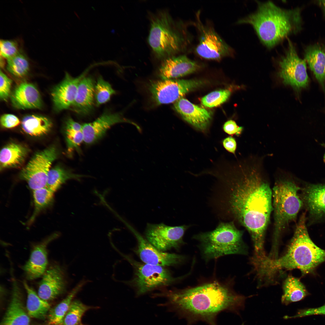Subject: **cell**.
Instances as JSON below:
<instances>
[{
    "label": "cell",
    "instance_id": "cell-6",
    "mask_svg": "<svg viewBox=\"0 0 325 325\" xmlns=\"http://www.w3.org/2000/svg\"><path fill=\"white\" fill-rule=\"evenodd\" d=\"M293 181L281 179L275 183L272 190V207L274 225L272 249L270 254L278 255V247L282 234L289 224L294 221L303 204L299 195L301 190Z\"/></svg>",
    "mask_w": 325,
    "mask_h": 325
},
{
    "label": "cell",
    "instance_id": "cell-22",
    "mask_svg": "<svg viewBox=\"0 0 325 325\" xmlns=\"http://www.w3.org/2000/svg\"><path fill=\"white\" fill-rule=\"evenodd\" d=\"M301 190V198L310 218L317 220L325 218V184H308Z\"/></svg>",
    "mask_w": 325,
    "mask_h": 325
},
{
    "label": "cell",
    "instance_id": "cell-3",
    "mask_svg": "<svg viewBox=\"0 0 325 325\" xmlns=\"http://www.w3.org/2000/svg\"><path fill=\"white\" fill-rule=\"evenodd\" d=\"M305 213L300 217L286 251L280 258L271 259L267 256L259 263V272L270 281L283 270H299L303 276L313 272L325 262V250L316 245L309 235Z\"/></svg>",
    "mask_w": 325,
    "mask_h": 325
},
{
    "label": "cell",
    "instance_id": "cell-46",
    "mask_svg": "<svg viewBox=\"0 0 325 325\" xmlns=\"http://www.w3.org/2000/svg\"><path fill=\"white\" fill-rule=\"evenodd\" d=\"M241 325H244V324L243 323Z\"/></svg>",
    "mask_w": 325,
    "mask_h": 325
},
{
    "label": "cell",
    "instance_id": "cell-20",
    "mask_svg": "<svg viewBox=\"0 0 325 325\" xmlns=\"http://www.w3.org/2000/svg\"><path fill=\"white\" fill-rule=\"evenodd\" d=\"M85 73L76 77L68 73L63 80L53 89L51 95L55 110L60 111L71 107L76 97L79 84Z\"/></svg>",
    "mask_w": 325,
    "mask_h": 325
},
{
    "label": "cell",
    "instance_id": "cell-1",
    "mask_svg": "<svg viewBox=\"0 0 325 325\" xmlns=\"http://www.w3.org/2000/svg\"><path fill=\"white\" fill-rule=\"evenodd\" d=\"M236 164L213 173L217 180L214 204L222 216L247 230L255 253L261 254L273 211L272 190L260 166L246 162Z\"/></svg>",
    "mask_w": 325,
    "mask_h": 325
},
{
    "label": "cell",
    "instance_id": "cell-15",
    "mask_svg": "<svg viewBox=\"0 0 325 325\" xmlns=\"http://www.w3.org/2000/svg\"><path fill=\"white\" fill-rule=\"evenodd\" d=\"M38 290V295L46 301L51 300L63 293L67 286L65 272L60 265H51L42 276Z\"/></svg>",
    "mask_w": 325,
    "mask_h": 325
},
{
    "label": "cell",
    "instance_id": "cell-38",
    "mask_svg": "<svg viewBox=\"0 0 325 325\" xmlns=\"http://www.w3.org/2000/svg\"><path fill=\"white\" fill-rule=\"evenodd\" d=\"M0 47L1 57L7 59L16 55L20 51L17 42L14 40H1Z\"/></svg>",
    "mask_w": 325,
    "mask_h": 325
},
{
    "label": "cell",
    "instance_id": "cell-37",
    "mask_svg": "<svg viewBox=\"0 0 325 325\" xmlns=\"http://www.w3.org/2000/svg\"><path fill=\"white\" fill-rule=\"evenodd\" d=\"M231 94L227 89L212 92L202 98V104L205 107H213L220 105L226 101Z\"/></svg>",
    "mask_w": 325,
    "mask_h": 325
},
{
    "label": "cell",
    "instance_id": "cell-17",
    "mask_svg": "<svg viewBox=\"0 0 325 325\" xmlns=\"http://www.w3.org/2000/svg\"><path fill=\"white\" fill-rule=\"evenodd\" d=\"M59 236L58 233H54L33 246L29 259L22 267L27 280H33L43 276L47 268V247Z\"/></svg>",
    "mask_w": 325,
    "mask_h": 325
},
{
    "label": "cell",
    "instance_id": "cell-42",
    "mask_svg": "<svg viewBox=\"0 0 325 325\" xmlns=\"http://www.w3.org/2000/svg\"><path fill=\"white\" fill-rule=\"evenodd\" d=\"M223 129L226 133L229 135H236L238 136L242 133L243 128L238 126L234 121L231 120L224 123Z\"/></svg>",
    "mask_w": 325,
    "mask_h": 325
},
{
    "label": "cell",
    "instance_id": "cell-27",
    "mask_svg": "<svg viewBox=\"0 0 325 325\" xmlns=\"http://www.w3.org/2000/svg\"><path fill=\"white\" fill-rule=\"evenodd\" d=\"M89 280L85 278L81 280L71 290L67 296L60 303L50 311L48 320L50 325H63L65 316L73 299Z\"/></svg>",
    "mask_w": 325,
    "mask_h": 325
},
{
    "label": "cell",
    "instance_id": "cell-11",
    "mask_svg": "<svg viewBox=\"0 0 325 325\" xmlns=\"http://www.w3.org/2000/svg\"><path fill=\"white\" fill-rule=\"evenodd\" d=\"M202 84L197 80L168 79L152 82L149 89L153 101L159 105L175 102Z\"/></svg>",
    "mask_w": 325,
    "mask_h": 325
},
{
    "label": "cell",
    "instance_id": "cell-45",
    "mask_svg": "<svg viewBox=\"0 0 325 325\" xmlns=\"http://www.w3.org/2000/svg\"><path fill=\"white\" fill-rule=\"evenodd\" d=\"M323 160H324V161L325 162V153L324 155V156H323Z\"/></svg>",
    "mask_w": 325,
    "mask_h": 325
},
{
    "label": "cell",
    "instance_id": "cell-14",
    "mask_svg": "<svg viewBox=\"0 0 325 325\" xmlns=\"http://www.w3.org/2000/svg\"><path fill=\"white\" fill-rule=\"evenodd\" d=\"M122 221L135 236L138 243L137 252L145 264L165 267L178 264L183 260L182 255L158 250L125 221Z\"/></svg>",
    "mask_w": 325,
    "mask_h": 325
},
{
    "label": "cell",
    "instance_id": "cell-40",
    "mask_svg": "<svg viewBox=\"0 0 325 325\" xmlns=\"http://www.w3.org/2000/svg\"><path fill=\"white\" fill-rule=\"evenodd\" d=\"M317 315H325V304L322 306L317 308L300 309L298 311L295 315L292 316H286L284 317V318L286 319Z\"/></svg>",
    "mask_w": 325,
    "mask_h": 325
},
{
    "label": "cell",
    "instance_id": "cell-4",
    "mask_svg": "<svg viewBox=\"0 0 325 325\" xmlns=\"http://www.w3.org/2000/svg\"><path fill=\"white\" fill-rule=\"evenodd\" d=\"M301 11L299 8L284 9L270 1L258 2L255 12L237 23L252 25L262 42L271 48L288 36L301 30Z\"/></svg>",
    "mask_w": 325,
    "mask_h": 325
},
{
    "label": "cell",
    "instance_id": "cell-13",
    "mask_svg": "<svg viewBox=\"0 0 325 325\" xmlns=\"http://www.w3.org/2000/svg\"><path fill=\"white\" fill-rule=\"evenodd\" d=\"M190 225L169 226L163 223H147L145 232L146 240L158 250L165 252L178 249L184 243L183 237Z\"/></svg>",
    "mask_w": 325,
    "mask_h": 325
},
{
    "label": "cell",
    "instance_id": "cell-8",
    "mask_svg": "<svg viewBox=\"0 0 325 325\" xmlns=\"http://www.w3.org/2000/svg\"><path fill=\"white\" fill-rule=\"evenodd\" d=\"M195 23L198 30V42L195 53L200 57L207 60H219L234 55L233 49L221 38L209 24L200 20V12L197 14Z\"/></svg>",
    "mask_w": 325,
    "mask_h": 325
},
{
    "label": "cell",
    "instance_id": "cell-7",
    "mask_svg": "<svg viewBox=\"0 0 325 325\" xmlns=\"http://www.w3.org/2000/svg\"><path fill=\"white\" fill-rule=\"evenodd\" d=\"M243 234L234 221L221 222L213 230L195 234L193 238L199 242L203 257L207 261L226 255L246 254Z\"/></svg>",
    "mask_w": 325,
    "mask_h": 325
},
{
    "label": "cell",
    "instance_id": "cell-19",
    "mask_svg": "<svg viewBox=\"0 0 325 325\" xmlns=\"http://www.w3.org/2000/svg\"><path fill=\"white\" fill-rule=\"evenodd\" d=\"M11 274V300L1 325H29L30 318L24 306L21 286Z\"/></svg>",
    "mask_w": 325,
    "mask_h": 325
},
{
    "label": "cell",
    "instance_id": "cell-41",
    "mask_svg": "<svg viewBox=\"0 0 325 325\" xmlns=\"http://www.w3.org/2000/svg\"><path fill=\"white\" fill-rule=\"evenodd\" d=\"M0 123L2 126L7 128L15 127L20 123L18 118L15 115L11 114H5L0 118Z\"/></svg>",
    "mask_w": 325,
    "mask_h": 325
},
{
    "label": "cell",
    "instance_id": "cell-43",
    "mask_svg": "<svg viewBox=\"0 0 325 325\" xmlns=\"http://www.w3.org/2000/svg\"><path fill=\"white\" fill-rule=\"evenodd\" d=\"M224 148L228 152L235 154L237 148V143L235 139L229 136L225 138L222 141Z\"/></svg>",
    "mask_w": 325,
    "mask_h": 325
},
{
    "label": "cell",
    "instance_id": "cell-39",
    "mask_svg": "<svg viewBox=\"0 0 325 325\" xmlns=\"http://www.w3.org/2000/svg\"><path fill=\"white\" fill-rule=\"evenodd\" d=\"M12 80L1 70L0 73V98L6 101L11 95Z\"/></svg>",
    "mask_w": 325,
    "mask_h": 325
},
{
    "label": "cell",
    "instance_id": "cell-16",
    "mask_svg": "<svg viewBox=\"0 0 325 325\" xmlns=\"http://www.w3.org/2000/svg\"><path fill=\"white\" fill-rule=\"evenodd\" d=\"M121 122L132 124L140 130L137 124L123 117L120 113L105 112L94 121L82 124L84 142L88 145L95 143L103 137L111 127Z\"/></svg>",
    "mask_w": 325,
    "mask_h": 325
},
{
    "label": "cell",
    "instance_id": "cell-9",
    "mask_svg": "<svg viewBox=\"0 0 325 325\" xmlns=\"http://www.w3.org/2000/svg\"><path fill=\"white\" fill-rule=\"evenodd\" d=\"M57 156L53 146L37 153L22 169L20 178L26 181L32 191L46 187L48 172Z\"/></svg>",
    "mask_w": 325,
    "mask_h": 325
},
{
    "label": "cell",
    "instance_id": "cell-34",
    "mask_svg": "<svg viewBox=\"0 0 325 325\" xmlns=\"http://www.w3.org/2000/svg\"><path fill=\"white\" fill-rule=\"evenodd\" d=\"M7 69L13 76L22 77L28 73L29 64L26 56L20 51L17 54L7 59Z\"/></svg>",
    "mask_w": 325,
    "mask_h": 325
},
{
    "label": "cell",
    "instance_id": "cell-35",
    "mask_svg": "<svg viewBox=\"0 0 325 325\" xmlns=\"http://www.w3.org/2000/svg\"><path fill=\"white\" fill-rule=\"evenodd\" d=\"M93 307L86 305L79 300L73 301L64 317L63 325H79L84 313Z\"/></svg>",
    "mask_w": 325,
    "mask_h": 325
},
{
    "label": "cell",
    "instance_id": "cell-44",
    "mask_svg": "<svg viewBox=\"0 0 325 325\" xmlns=\"http://www.w3.org/2000/svg\"><path fill=\"white\" fill-rule=\"evenodd\" d=\"M317 3L322 8L325 16V0L317 1Z\"/></svg>",
    "mask_w": 325,
    "mask_h": 325
},
{
    "label": "cell",
    "instance_id": "cell-25",
    "mask_svg": "<svg viewBox=\"0 0 325 325\" xmlns=\"http://www.w3.org/2000/svg\"><path fill=\"white\" fill-rule=\"evenodd\" d=\"M304 60L323 89L325 85V47L316 44L307 46Z\"/></svg>",
    "mask_w": 325,
    "mask_h": 325
},
{
    "label": "cell",
    "instance_id": "cell-32",
    "mask_svg": "<svg viewBox=\"0 0 325 325\" xmlns=\"http://www.w3.org/2000/svg\"><path fill=\"white\" fill-rule=\"evenodd\" d=\"M64 132L69 151L79 150L80 145L84 141L82 125L72 118H68L65 122Z\"/></svg>",
    "mask_w": 325,
    "mask_h": 325
},
{
    "label": "cell",
    "instance_id": "cell-12",
    "mask_svg": "<svg viewBox=\"0 0 325 325\" xmlns=\"http://www.w3.org/2000/svg\"><path fill=\"white\" fill-rule=\"evenodd\" d=\"M135 265L133 283L138 295L167 286L176 280L164 267L146 264Z\"/></svg>",
    "mask_w": 325,
    "mask_h": 325
},
{
    "label": "cell",
    "instance_id": "cell-21",
    "mask_svg": "<svg viewBox=\"0 0 325 325\" xmlns=\"http://www.w3.org/2000/svg\"><path fill=\"white\" fill-rule=\"evenodd\" d=\"M200 67L197 63L185 55L174 56L164 60L159 69L162 80L171 79L185 76Z\"/></svg>",
    "mask_w": 325,
    "mask_h": 325
},
{
    "label": "cell",
    "instance_id": "cell-24",
    "mask_svg": "<svg viewBox=\"0 0 325 325\" xmlns=\"http://www.w3.org/2000/svg\"><path fill=\"white\" fill-rule=\"evenodd\" d=\"M95 84L94 80L90 77H83L79 82L71 107L78 114L86 115L92 110L95 100Z\"/></svg>",
    "mask_w": 325,
    "mask_h": 325
},
{
    "label": "cell",
    "instance_id": "cell-29",
    "mask_svg": "<svg viewBox=\"0 0 325 325\" xmlns=\"http://www.w3.org/2000/svg\"><path fill=\"white\" fill-rule=\"evenodd\" d=\"M21 126L24 131L33 136H41L47 134L52 126L51 121L41 115H30L23 118Z\"/></svg>",
    "mask_w": 325,
    "mask_h": 325
},
{
    "label": "cell",
    "instance_id": "cell-30",
    "mask_svg": "<svg viewBox=\"0 0 325 325\" xmlns=\"http://www.w3.org/2000/svg\"><path fill=\"white\" fill-rule=\"evenodd\" d=\"M23 284L27 293L26 307L29 315L33 318L44 319L50 308V305L41 299L25 280L23 281Z\"/></svg>",
    "mask_w": 325,
    "mask_h": 325
},
{
    "label": "cell",
    "instance_id": "cell-31",
    "mask_svg": "<svg viewBox=\"0 0 325 325\" xmlns=\"http://www.w3.org/2000/svg\"><path fill=\"white\" fill-rule=\"evenodd\" d=\"M84 175L74 174L59 166L50 169L48 175L46 187L54 193L68 180H79Z\"/></svg>",
    "mask_w": 325,
    "mask_h": 325
},
{
    "label": "cell",
    "instance_id": "cell-10",
    "mask_svg": "<svg viewBox=\"0 0 325 325\" xmlns=\"http://www.w3.org/2000/svg\"><path fill=\"white\" fill-rule=\"evenodd\" d=\"M287 49L278 62V75L284 84L291 86L297 91L308 86L309 78L306 62L298 56L296 48L288 39Z\"/></svg>",
    "mask_w": 325,
    "mask_h": 325
},
{
    "label": "cell",
    "instance_id": "cell-33",
    "mask_svg": "<svg viewBox=\"0 0 325 325\" xmlns=\"http://www.w3.org/2000/svg\"><path fill=\"white\" fill-rule=\"evenodd\" d=\"M54 192L46 187L33 191L34 210L27 224L29 225L42 211L50 207L54 200Z\"/></svg>",
    "mask_w": 325,
    "mask_h": 325
},
{
    "label": "cell",
    "instance_id": "cell-26",
    "mask_svg": "<svg viewBox=\"0 0 325 325\" xmlns=\"http://www.w3.org/2000/svg\"><path fill=\"white\" fill-rule=\"evenodd\" d=\"M29 150L23 145L11 142L5 145L0 153L1 171L9 168H17L24 163Z\"/></svg>",
    "mask_w": 325,
    "mask_h": 325
},
{
    "label": "cell",
    "instance_id": "cell-5",
    "mask_svg": "<svg viewBox=\"0 0 325 325\" xmlns=\"http://www.w3.org/2000/svg\"><path fill=\"white\" fill-rule=\"evenodd\" d=\"M188 34L183 24L162 10L151 17L148 41L156 57L164 59L185 51L190 42Z\"/></svg>",
    "mask_w": 325,
    "mask_h": 325
},
{
    "label": "cell",
    "instance_id": "cell-2",
    "mask_svg": "<svg viewBox=\"0 0 325 325\" xmlns=\"http://www.w3.org/2000/svg\"><path fill=\"white\" fill-rule=\"evenodd\" d=\"M160 294L167 300L163 305L190 324L201 321L218 325L217 317L220 313L227 311L239 314L244 308L246 299L227 284L215 281Z\"/></svg>",
    "mask_w": 325,
    "mask_h": 325
},
{
    "label": "cell",
    "instance_id": "cell-36",
    "mask_svg": "<svg viewBox=\"0 0 325 325\" xmlns=\"http://www.w3.org/2000/svg\"><path fill=\"white\" fill-rule=\"evenodd\" d=\"M116 93L111 85L101 76L98 78L95 84L94 91V99L97 106L108 102Z\"/></svg>",
    "mask_w": 325,
    "mask_h": 325
},
{
    "label": "cell",
    "instance_id": "cell-18",
    "mask_svg": "<svg viewBox=\"0 0 325 325\" xmlns=\"http://www.w3.org/2000/svg\"><path fill=\"white\" fill-rule=\"evenodd\" d=\"M174 109L183 119L197 130L205 133L212 118V113L206 109L182 98L174 104Z\"/></svg>",
    "mask_w": 325,
    "mask_h": 325
},
{
    "label": "cell",
    "instance_id": "cell-28",
    "mask_svg": "<svg viewBox=\"0 0 325 325\" xmlns=\"http://www.w3.org/2000/svg\"><path fill=\"white\" fill-rule=\"evenodd\" d=\"M283 288V294L281 301L285 305L301 300L309 294L300 280L291 275H289L285 280Z\"/></svg>",
    "mask_w": 325,
    "mask_h": 325
},
{
    "label": "cell",
    "instance_id": "cell-23",
    "mask_svg": "<svg viewBox=\"0 0 325 325\" xmlns=\"http://www.w3.org/2000/svg\"><path fill=\"white\" fill-rule=\"evenodd\" d=\"M13 106L20 109H39L42 106L40 94L36 86L28 82L20 83L10 95Z\"/></svg>",
    "mask_w": 325,
    "mask_h": 325
}]
</instances>
